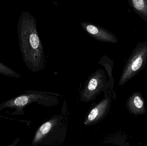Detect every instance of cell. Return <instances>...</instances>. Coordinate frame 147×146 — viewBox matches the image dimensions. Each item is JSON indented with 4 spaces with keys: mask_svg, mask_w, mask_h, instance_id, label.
<instances>
[{
    "mask_svg": "<svg viewBox=\"0 0 147 146\" xmlns=\"http://www.w3.org/2000/svg\"><path fill=\"white\" fill-rule=\"evenodd\" d=\"M20 51L23 61L32 73L45 67L44 46L38 33L36 19L28 11L21 13L17 25Z\"/></svg>",
    "mask_w": 147,
    "mask_h": 146,
    "instance_id": "1",
    "label": "cell"
},
{
    "mask_svg": "<svg viewBox=\"0 0 147 146\" xmlns=\"http://www.w3.org/2000/svg\"><path fill=\"white\" fill-rule=\"evenodd\" d=\"M146 66L147 42H139L125 63L119 85H123L128 82Z\"/></svg>",
    "mask_w": 147,
    "mask_h": 146,
    "instance_id": "2",
    "label": "cell"
},
{
    "mask_svg": "<svg viewBox=\"0 0 147 146\" xmlns=\"http://www.w3.org/2000/svg\"><path fill=\"white\" fill-rule=\"evenodd\" d=\"M25 93L12 98L0 104V111L4 109H14L12 115H24V109L31 103H40L48 98L47 93L26 91Z\"/></svg>",
    "mask_w": 147,
    "mask_h": 146,
    "instance_id": "3",
    "label": "cell"
},
{
    "mask_svg": "<svg viewBox=\"0 0 147 146\" xmlns=\"http://www.w3.org/2000/svg\"><path fill=\"white\" fill-rule=\"evenodd\" d=\"M111 87L104 70L97 69L87 79L81 91V99L86 101L92 100L101 91Z\"/></svg>",
    "mask_w": 147,
    "mask_h": 146,
    "instance_id": "4",
    "label": "cell"
},
{
    "mask_svg": "<svg viewBox=\"0 0 147 146\" xmlns=\"http://www.w3.org/2000/svg\"><path fill=\"white\" fill-rule=\"evenodd\" d=\"M80 25L90 36L98 41L113 43L118 42L117 38L113 33L103 27L88 22H81Z\"/></svg>",
    "mask_w": 147,
    "mask_h": 146,
    "instance_id": "5",
    "label": "cell"
},
{
    "mask_svg": "<svg viewBox=\"0 0 147 146\" xmlns=\"http://www.w3.org/2000/svg\"><path fill=\"white\" fill-rule=\"evenodd\" d=\"M127 106L133 115H138L146 113L144 99L141 93H134L129 97L127 101Z\"/></svg>",
    "mask_w": 147,
    "mask_h": 146,
    "instance_id": "6",
    "label": "cell"
},
{
    "mask_svg": "<svg viewBox=\"0 0 147 146\" xmlns=\"http://www.w3.org/2000/svg\"><path fill=\"white\" fill-rule=\"evenodd\" d=\"M110 103V98L108 97L97 105L89 113L85 124H90L100 119L106 112Z\"/></svg>",
    "mask_w": 147,
    "mask_h": 146,
    "instance_id": "7",
    "label": "cell"
},
{
    "mask_svg": "<svg viewBox=\"0 0 147 146\" xmlns=\"http://www.w3.org/2000/svg\"><path fill=\"white\" fill-rule=\"evenodd\" d=\"M55 123V120H52L45 123L39 128L33 139L32 146H37L45 136L51 131Z\"/></svg>",
    "mask_w": 147,
    "mask_h": 146,
    "instance_id": "8",
    "label": "cell"
},
{
    "mask_svg": "<svg viewBox=\"0 0 147 146\" xmlns=\"http://www.w3.org/2000/svg\"><path fill=\"white\" fill-rule=\"evenodd\" d=\"M128 3L135 13L147 22V0H129Z\"/></svg>",
    "mask_w": 147,
    "mask_h": 146,
    "instance_id": "9",
    "label": "cell"
},
{
    "mask_svg": "<svg viewBox=\"0 0 147 146\" xmlns=\"http://www.w3.org/2000/svg\"><path fill=\"white\" fill-rule=\"evenodd\" d=\"M99 64L102 65L105 67L106 71L109 75V81L111 86L114 85V80L112 74V67L113 65V62L108 58L106 56H104L102 57L100 61L98 62Z\"/></svg>",
    "mask_w": 147,
    "mask_h": 146,
    "instance_id": "10",
    "label": "cell"
},
{
    "mask_svg": "<svg viewBox=\"0 0 147 146\" xmlns=\"http://www.w3.org/2000/svg\"><path fill=\"white\" fill-rule=\"evenodd\" d=\"M0 74L13 78H19L20 75L3 63L0 62Z\"/></svg>",
    "mask_w": 147,
    "mask_h": 146,
    "instance_id": "11",
    "label": "cell"
},
{
    "mask_svg": "<svg viewBox=\"0 0 147 146\" xmlns=\"http://www.w3.org/2000/svg\"><path fill=\"white\" fill-rule=\"evenodd\" d=\"M20 141V139H19V138H17V139H16L13 142L11 145L4 146H16L18 143H19V141Z\"/></svg>",
    "mask_w": 147,
    "mask_h": 146,
    "instance_id": "12",
    "label": "cell"
},
{
    "mask_svg": "<svg viewBox=\"0 0 147 146\" xmlns=\"http://www.w3.org/2000/svg\"><path fill=\"white\" fill-rule=\"evenodd\" d=\"M122 146H130V144L129 143H126Z\"/></svg>",
    "mask_w": 147,
    "mask_h": 146,
    "instance_id": "13",
    "label": "cell"
},
{
    "mask_svg": "<svg viewBox=\"0 0 147 146\" xmlns=\"http://www.w3.org/2000/svg\"><path fill=\"white\" fill-rule=\"evenodd\" d=\"M1 91V88H0V91Z\"/></svg>",
    "mask_w": 147,
    "mask_h": 146,
    "instance_id": "14",
    "label": "cell"
},
{
    "mask_svg": "<svg viewBox=\"0 0 147 146\" xmlns=\"http://www.w3.org/2000/svg\"><path fill=\"white\" fill-rule=\"evenodd\" d=\"M0 48H1V46H0Z\"/></svg>",
    "mask_w": 147,
    "mask_h": 146,
    "instance_id": "15",
    "label": "cell"
}]
</instances>
